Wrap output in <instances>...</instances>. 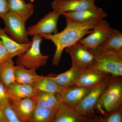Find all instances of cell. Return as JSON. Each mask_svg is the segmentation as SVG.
<instances>
[{
  "label": "cell",
  "instance_id": "6da1fadb",
  "mask_svg": "<svg viewBox=\"0 0 122 122\" xmlns=\"http://www.w3.org/2000/svg\"><path fill=\"white\" fill-rule=\"evenodd\" d=\"M66 19L65 28L60 32L51 35H39L42 38L51 41L55 46V52L52 60L53 65H58L64 49L78 42L85 35L90 34L100 21L95 20L81 24L75 22L67 18Z\"/></svg>",
  "mask_w": 122,
  "mask_h": 122
},
{
  "label": "cell",
  "instance_id": "7a4b0ae2",
  "mask_svg": "<svg viewBox=\"0 0 122 122\" xmlns=\"http://www.w3.org/2000/svg\"><path fill=\"white\" fill-rule=\"evenodd\" d=\"M122 77L112 76L107 81L96 105V109L101 114H108L122 107Z\"/></svg>",
  "mask_w": 122,
  "mask_h": 122
},
{
  "label": "cell",
  "instance_id": "3957f363",
  "mask_svg": "<svg viewBox=\"0 0 122 122\" xmlns=\"http://www.w3.org/2000/svg\"><path fill=\"white\" fill-rule=\"evenodd\" d=\"M94 57L89 69L97 70L112 76H122V52H110L97 47L90 49Z\"/></svg>",
  "mask_w": 122,
  "mask_h": 122
},
{
  "label": "cell",
  "instance_id": "277c9868",
  "mask_svg": "<svg viewBox=\"0 0 122 122\" xmlns=\"http://www.w3.org/2000/svg\"><path fill=\"white\" fill-rule=\"evenodd\" d=\"M42 37L40 35L33 36L30 47L25 52L17 57V66L36 70L45 66L50 56L44 55L41 50Z\"/></svg>",
  "mask_w": 122,
  "mask_h": 122
},
{
  "label": "cell",
  "instance_id": "5b68a950",
  "mask_svg": "<svg viewBox=\"0 0 122 122\" xmlns=\"http://www.w3.org/2000/svg\"><path fill=\"white\" fill-rule=\"evenodd\" d=\"M2 19L5 24V31L12 39L21 44L30 42L26 22L20 17L9 11Z\"/></svg>",
  "mask_w": 122,
  "mask_h": 122
},
{
  "label": "cell",
  "instance_id": "8992f818",
  "mask_svg": "<svg viewBox=\"0 0 122 122\" xmlns=\"http://www.w3.org/2000/svg\"><path fill=\"white\" fill-rule=\"evenodd\" d=\"M106 80L94 86L79 103L73 106L79 115L84 117H94L96 105L106 84Z\"/></svg>",
  "mask_w": 122,
  "mask_h": 122
},
{
  "label": "cell",
  "instance_id": "52a82bcc",
  "mask_svg": "<svg viewBox=\"0 0 122 122\" xmlns=\"http://www.w3.org/2000/svg\"><path fill=\"white\" fill-rule=\"evenodd\" d=\"M66 52L70 55L72 67L81 70L89 68L94 61V57L91 50L76 42L65 49Z\"/></svg>",
  "mask_w": 122,
  "mask_h": 122
},
{
  "label": "cell",
  "instance_id": "ba28073f",
  "mask_svg": "<svg viewBox=\"0 0 122 122\" xmlns=\"http://www.w3.org/2000/svg\"><path fill=\"white\" fill-rule=\"evenodd\" d=\"M113 28L106 20H101L92 29L86 37L78 42L90 49L97 48L106 40L110 35Z\"/></svg>",
  "mask_w": 122,
  "mask_h": 122
},
{
  "label": "cell",
  "instance_id": "9c48e42d",
  "mask_svg": "<svg viewBox=\"0 0 122 122\" xmlns=\"http://www.w3.org/2000/svg\"><path fill=\"white\" fill-rule=\"evenodd\" d=\"M60 15L54 10L50 12L36 24L28 28L29 36H33L41 34L51 35L58 32L57 23Z\"/></svg>",
  "mask_w": 122,
  "mask_h": 122
},
{
  "label": "cell",
  "instance_id": "30bf717a",
  "mask_svg": "<svg viewBox=\"0 0 122 122\" xmlns=\"http://www.w3.org/2000/svg\"><path fill=\"white\" fill-rule=\"evenodd\" d=\"M96 0H54L51 5L53 10L61 15L95 8Z\"/></svg>",
  "mask_w": 122,
  "mask_h": 122
},
{
  "label": "cell",
  "instance_id": "8fae6325",
  "mask_svg": "<svg viewBox=\"0 0 122 122\" xmlns=\"http://www.w3.org/2000/svg\"><path fill=\"white\" fill-rule=\"evenodd\" d=\"M61 15L75 22L81 24L101 20L107 16L102 9L97 7L78 12L65 13Z\"/></svg>",
  "mask_w": 122,
  "mask_h": 122
},
{
  "label": "cell",
  "instance_id": "7c38bea8",
  "mask_svg": "<svg viewBox=\"0 0 122 122\" xmlns=\"http://www.w3.org/2000/svg\"><path fill=\"white\" fill-rule=\"evenodd\" d=\"M108 75L97 70L86 68L81 71L75 86L82 87H93L105 81Z\"/></svg>",
  "mask_w": 122,
  "mask_h": 122
},
{
  "label": "cell",
  "instance_id": "4fadbf2b",
  "mask_svg": "<svg viewBox=\"0 0 122 122\" xmlns=\"http://www.w3.org/2000/svg\"><path fill=\"white\" fill-rule=\"evenodd\" d=\"M89 119L79 115L73 106L62 102L51 122H86Z\"/></svg>",
  "mask_w": 122,
  "mask_h": 122
},
{
  "label": "cell",
  "instance_id": "5bb4252c",
  "mask_svg": "<svg viewBox=\"0 0 122 122\" xmlns=\"http://www.w3.org/2000/svg\"><path fill=\"white\" fill-rule=\"evenodd\" d=\"M5 88L10 102H17L26 98H32L37 91L32 86L17 82Z\"/></svg>",
  "mask_w": 122,
  "mask_h": 122
},
{
  "label": "cell",
  "instance_id": "9a60e30c",
  "mask_svg": "<svg viewBox=\"0 0 122 122\" xmlns=\"http://www.w3.org/2000/svg\"><path fill=\"white\" fill-rule=\"evenodd\" d=\"M0 39L2 41L11 58L18 57L26 52L31 45L30 41L26 44L19 43L10 37L4 29L0 28Z\"/></svg>",
  "mask_w": 122,
  "mask_h": 122
},
{
  "label": "cell",
  "instance_id": "2e32d148",
  "mask_svg": "<svg viewBox=\"0 0 122 122\" xmlns=\"http://www.w3.org/2000/svg\"><path fill=\"white\" fill-rule=\"evenodd\" d=\"M93 87L74 86L65 89L58 94L62 102L70 106H74L81 102Z\"/></svg>",
  "mask_w": 122,
  "mask_h": 122
},
{
  "label": "cell",
  "instance_id": "e0dca14e",
  "mask_svg": "<svg viewBox=\"0 0 122 122\" xmlns=\"http://www.w3.org/2000/svg\"><path fill=\"white\" fill-rule=\"evenodd\" d=\"M13 109L23 122H30L36 105L33 98L28 97L10 102Z\"/></svg>",
  "mask_w": 122,
  "mask_h": 122
},
{
  "label": "cell",
  "instance_id": "ac0fdd59",
  "mask_svg": "<svg viewBox=\"0 0 122 122\" xmlns=\"http://www.w3.org/2000/svg\"><path fill=\"white\" fill-rule=\"evenodd\" d=\"M32 98L35 102L36 107L44 109H57L62 102L58 93L38 90Z\"/></svg>",
  "mask_w": 122,
  "mask_h": 122
},
{
  "label": "cell",
  "instance_id": "d6986e66",
  "mask_svg": "<svg viewBox=\"0 0 122 122\" xmlns=\"http://www.w3.org/2000/svg\"><path fill=\"white\" fill-rule=\"evenodd\" d=\"M16 82L34 86L43 78L44 76L37 73L36 70L16 66L15 69Z\"/></svg>",
  "mask_w": 122,
  "mask_h": 122
},
{
  "label": "cell",
  "instance_id": "ffe728a7",
  "mask_svg": "<svg viewBox=\"0 0 122 122\" xmlns=\"http://www.w3.org/2000/svg\"><path fill=\"white\" fill-rule=\"evenodd\" d=\"M9 11L20 17L25 22L31 17L34 7L31 3H26L24 0H7Z\"/></svg>",
  "mask_w": 122,
  "mask_h": 122
},
{
  "label": "cell",
  "instance_id": "44dd1931",
  "mask_svg": "<svg viewBox=\"0 0 122 122\" xmlns=\"http://www.w3.org/2000/svg\"><path fill=\"white\" fill-rule=\"evenodd\" d=\"M81 70L71 66L66 72L55 76H50L59 86L65 89L75 86Z\"/></svg>",
  "mask_w": 122,
  "mask_h": 122
},
{
  "label": "cell",
  "instance_id": "7402d4cb",
  "mask_svg": "<svg viewBox=\"0 0 122 122\" xmlns=\"http://www.w3.org/2000/svg\"><path fill=\"white\" fill-rule=\"evenodd\" d=\"M15 67L12 58L7 59L0 65V81L5 87L16 82Z\"/></svg>",
  "mask_w": 122,
  "mask_h": 122
},
{
  "label": "cell",
  "instance_id": "603a6c76",
  "mask_svg": "<svg viewBox=\"0 0 122 122\" xmlns=\"http://www.w3.org/2000/svg\"><path fill=\"white\" fill-rule=\"evenodd\" d=\"M98 47L110 52H122V33L118 30L113 29L110 35Z\"/></svg>",
  "mask_w": 122,
  "mask_h": 122
},
{
  "label": "cell",
  "instance_id": "cb8c5ba5",
  "mask_svg": "<svg viewBox=\"0 0 122 122\" xmlns=\"http://www.w3.org/2000/svg\"><path fill=\"white\" fill-rule=\"evenodd\" d=\"M34 87L39 91L54 93H59L65 89L58 85L50 76H44Z\"/></svg>",
  "mask_w": 122,
  "mask_h": 122
},
{
  "label": "cell",
  "instance_id": "d4e9b609",
  "mask_svg": "<svg viewBox=\"0 0 122 122\" xmlns=\"http://www.w3.org/2000/svg\"><path fill=\"white\" fill-rule=\"evenodd\" d=\"M56 110L36 107L30 122H51Z\"/></svg>",
  "mask_w": 122,
  "mask_h": 122
},
{
  "label": "cell",
  "instance_id": "484cf974",
  "mask_svg": "<svg viewBox=\"0 0 122 122\" xmlns=\"http://www.w3.org/2000/svg\"><path fill=\"white\" fill-rule=\"evenodd\" d=\"M5 122H23L10 104L1 107Z\"/></svg>",
  "mask_w": 122,
  "mask_h": 122
},
{
  "label": "cell",
  "instance_id": "4316f807",
  "mask_svg": "<svg viewBox=\"0 0 122 122\" xmlns=\"http://www.w3.org/2000/svg\"><path fill=\"white\" fill-rule=\"evenodd\" d=\"M102 122H122V107L107 114Z\"/></svg>",
  "mask_w": 122,
  "mask_h": 122
},
{
  "label": "cell",
  "instance_id": "83f0119b",
  "mask_svg": "<svg viewBox=\"0 0 122 122\" xmlns=\"http://www.w3.org/2000/svg\"><path fill=\"white\" fill-rule=\"evenodd\" d=\"M10 104L7 95L6 88L3 83L0 81V105L1 107Z\"/></svg>",
  "mask_w": 122,
  "mask_h": 122
},
{
  "label": "cell",
  "instance_id": "f1b7e54d",
  "mask_svg": "<svg viewBox=\"0 0 122 122\" xmlns=\"http://www.w3.org/2000/svg\"><path fill=\"white\" fill-rule=\"evenodd\" d=\"M11 58L1 40L0 39V65L7 59Z\"/></svg>",
  "mask_w": 122,
  "mask_h": 122
},
{
  "label": "cell",
  "instance_id": "f546056e",
  "mask_svg": "<svg viewBox=\"0 0 122 122\" xmlns=\"http://www.w3.org/2000/svg\"><path fill=\"white\" fill-rule=\"evenodd\" d=\"M9 11L8 3L7 0H0V17L2 19Z\"/></svg>",
  "mask_w": 122,
  "mask_h": 122
},
{
  "label": "cell",
  "instance_id": "4dcf8cb0",
  "mask_svg": "<svg viewBox=\"0 0 122 122\" xmlns=\"http://www.w3.org/2000/svg\"><path fill=\"white\" fill-rule=\"evenodd\" d=\"M86 122H102V118H94V117L90 118L89 120Z\"/></svg>",
  "mask_w": 122,
  "mask_h": 122
},
{
  "label": "cell",
  "instance_id": "1f68e13d",
  "mask_svg": "<svg viewBox=\"0 0 122 122\" xmlns=\"http://www.w3.org/2000/svg\"><path fill=\"white\" fill-rule=\"evenodd\" d=\"M0 122H5L2 112V107L0 105Z\"/></svg>",
  "mask_w": 122,
  "mask_h": 122
},
{
  "label": "cell",
  "instance_id": "d6a6232c",
  "mask_svg": "<svg viewBox=\"0 0 122 122\" xmlns=\"http://www.w3.org/2000/svg\"><path fill=\"white\" fill-rule=\"evenodd\" d=\"M29 0L30 1V2H33L35 0Z\"/></svg>",
  "mask_w": 122,
  "mask_h": 122
}]
</instances>
